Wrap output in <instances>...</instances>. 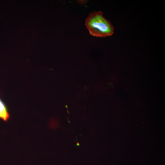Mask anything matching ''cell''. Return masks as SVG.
<instances>
[{"label": "cell", "mask_w": 165, "mask_h": 165, "mask_svg": "<svg viewBox=\"0 0 165 165\" xmlns=\"http://www.w3.org/2000/svg\"><path fill=\"white\" fill-rule=\"evenodd\" d=\"M66 107L67 108H68V107H67V105H66Z\"/></svg>", "instance_id": "cell-4"}, {"label": "cell", "mask_w": 165, "mask_h": 165, "mask_svg": "<svg viewBox=\"0 0 165 165\" xmlns=\"http://www.w3.org/2000/svg\"><path fill=\"white\" fill-rule=\"evenodd\" d=\"M85 25L90 34L96 37H105L112 35L114 28L101 11L90 13L85 20Z\"/></svg>", "instance_id": "cell-1"}, {"label": "cell", "mask_w": 165, "mask_h": 165, "mask_svg": "<svg viewBox=\"0 0 165 165\" xmlns=\"http://www.w3.org/2000/svg\"><path fill=\"white\" fill-rule=\"evenodd\" d=\"M76 145L77 146H78L79 145V144L78 142H77Z\"/></svg>", "instance_id": "cell-3"}, {"label": "cell", "mask_w": 165, "mask_h": 165, "mask_svg": "<svg viewBox=\"0 0 165 165\" xmlns=\"http://www.w3.org/2000/svg\"><path fill=\"white\" fill-rule=\"evenodd\" d=\"M9 117L6 105L0 98V119L4 121H7Z\"/></svg>", "instance_id": "cell-2"}]
</instances>
